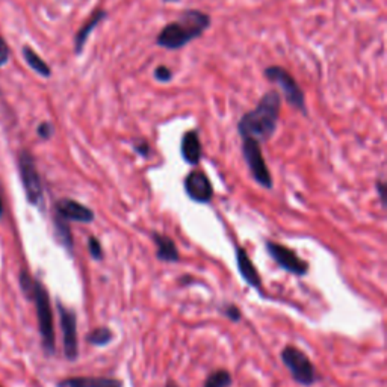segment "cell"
Instances as JSON below:
<instances>
[{
    "mask_svg": "<svg viewBox=\"0 0 387 387\" xmlns=\"http://www.w3.org/2000/svg\"><path fill=\"white\" fill-rule=\"evenodd\" d=\"M282 96L279 91L270 90L265 93L256 108L242 114L238 121L239 137L250 138L259 144L268 142L277 132L282 112Z\"/></svg>",
    "mask_w": 387,
    "mask_h": 387,
    "instance_id": "1",
    "label": "cell"
},
{
    "mask_svg": "<svg viewBox=\"0 0 387 387\" xmlns=\"http://www.w3.org/2000/svg\"><path fill=\"white\" fill-rule=\"evenodd\" d=\"M211 25L212 18L207 13L200 9H185L177 20L170 21L162 28L154 42L159 47L171 52L182 50L194 40L203 37Z\"/></svg>",
    "mask_w": 387,
    "mask_h": 387,
    "instance_id": "2",
    "label": "cell"
},
{
    "mask_svg": "<svg viewBox=\"0 0 387 387\" xmlns=\"http://www.w3.org/2000/svg\"><path fill=\"white\" fill-rule=\"evenodd\" d=\"M20 289L26 295L28 300L34 301L37 308L38 330L41 336V345L47 356H53L57 351V337H54V324H53V311L50 304V295L44 283L32 275L28 271H21Z\"/></svg>",
    "mask_w": 387,
    "mask_h": 387,
    "instance_id": "3",
    "label": "cell"
},
{
    "mask_svg": "<svg viewBox=\"0 0 387 387\" xmlns=\"http://www.w3.org/2000/svg\"><path fill=\"white\" fill-rule=\"evenodd\" d=\"M17 168L28 203L38 209H44V187L34 154L28 150H21L17 158Z\"/></svg>",
    "mask_w": 387,
    "mask_h": 387,
    "instance_id": "4",
    "label": "cell"
},
{
    "mask_svg": "<svg viewBox=\"0 0 387 387\" xmlns=\"http://www.w3.org/2000/svg\"><path fill=\"white\" fill-rule=\"evenodd\" d=\"M263 76L267 77L271 83H275L280 88L283 94L282 98H284L287 105L296 109L298 112L303 114L304 117L308 115L306 94L289 71L284 67H280V65H271V67H267L263 70Z\"/></svg>",
    "mask_w": 387,
    "mask_h": 387,
    "instance_id": "5",
    "label": "cell"
},
{
    "mask_svg": "<svg viewBox=\"0 0 387 387\" xmlns=\"http://www.w3.org/2000/svg\"><path fill=\"white\" fill-rule=\"evenodd\" d=\"M280 357L295 383L306 387L316 383V369L304 351L294 345H287L283 348Z\"/></svg>",
    "mask_w": 387,
    "mask_h": 387,
    "instance_id": "6",
    "label": "cell"
},
{
    "mask_svg": "<svg viewBox=\"0 0 387 387\" xmlns=\"http://www.w3.org/2000/svg\"><path fill=\"white\" fill-rule=\"evenodd\" d=\"M242 156H244L250 174L262 187L271 190L272 187V177L268 170V165L265 162L262 147L258 141L244 138L242 139Z\"/></svg>",
    "mask_w": 387,
    "mask_h": 387,
    "instance_id": "7",
    "label": "cell"
},
{
    "mask_svg": "<svg viewBox=\"0 0 387 387\" xmlns=\"http://www.w3.org/2000/svg\"><path fill=\"white\" fill-rule=\"evenodd\" d=\"M265 248H267L272 260L286 272L298 275V277H304V275L308 272V263L303 260L289 247L279 244V242H274V241H267L265 242Z\"/></svg>",
    "mask_w": 387,
    "mask_h": 387,
    "instance_id": "8",
    "label": "cell"
},
{
    "mask_svg": "<svg viewBox=\"0 0 387 387\" xmlns=\"http://www.w3.org/2000/svg\"><path fill=\"white\" fill-rule=\"evenodd\" d=\"M58 313L61 319L62 344L65 359L74 362L79 356V339H77V315L71 308L65 307L61 301H57Z\"/></svg>",
    "mask_w": 387,
    "mask_h": 387,
    "instance_id": "9",
    "label": "cell"
},
{
    "mask_svg": "<svg viewBox=\"0 0 387 387\" xmlns=\"http://www.w3.org/2000/svg\"><path fill=\"white\" fill-rule=\"evenodd\" d=\"M183 187L186 195L191 198L194 203L206 204L214 198V186L209 177L203 173L194 170L185 177Z\"/></svg>",
    "mask_w": 387,
    "mask_h": 387,
    "instance_id": "10",
    "label": "cell"
},
{
    "mask_svg": "<svg viewBox=\"0 0 387 387\" xmlns=\"http://www.w3.org/2000/svg\"><path fill=\"white\" fill-rule=\"evenodd\" d=\"M54 215L61 216L69 223H81V224H91L96 219V214L93 209L73 200V198H61L54 203Z\"/></svg>",
    "mask_w": 387,
    "mask_h": 387,
    "instance_id": "11",
    "label": "cell"
},
{
    "mask_svg": "<svg viewBox=\"0 0 387 387\" xmlns=\"http://www.w3.org/2000/svg\"><path fill=\"white\" fill-rule=\"evenodd\" d=\"M109 17L108 11L106 9H102V8H97L93 11V14L90 16V18H88L85 23L82 25V28L76 32L74 35V40H73V47H74V54L76 57H81V54L83 53L85 50V46L88 40H90L93 32L97 29V26L102 23V21H105L106 18Z\"/></svg>",
    "mask_w": 387,
    "mask_h": 387,
    "instance_id": "12",
    "label": "cell"
},
{
    "mask_svg": "<svg viewBox=\"0 0 387 387\" xmlns=\"http://www.w3.org/2000/svg\"><path fill=\"white\" fill-rule=\"evenodd\" d=\"M180 154L186 163L195 165L200 163L202 158H203V147H202V141H200V135H198L197 129H191L186 130L182 141H180Z\"/></svg>",
    "mask_w": 387,
    "mask_h": 387,
    "instance_id": "13",
    "label": "cell"
},
{
    "mask_svg": "<svg viewBox=\"0 0 387 387\" xmlns=\"http://www.w3.org/2000/svg\"><path fill=\"white\" fill-rule=\"evenodd\" d=\"M236 265H238V271L241 274V277L244 279L251 287H254V289L259 291L262 287L260 274H259L258 268L253 265L246 248H242V247L236 248Z\"/></svg>",
    "mask_w": 387,
    "mask_h": 387,
    "instance_id": "14",
    "label": "cell"
},
{
    "mask_svg": "<svg viewBox=\"0 0 387 387\" xmlns=\"http://www.w3.org/2000/svg\"><path fill=\"white\" fill-rule=\"evenodd\" d=\"M151 239L156 246V258L161 262H171L177 263L180 260V253L177 250L175 242L163 233H158V231H153Z\"/></svg>",
    "mask_w": 387,
    "mask_h": 387,
    "instance_id": "15",
    "label": "cell"
},
{
    "mask_svg": "<svg viewBox=\"0 0 387 387\" xmlns=\"http://www.w3.org/2000/svg\"><path fill=\"white\" fill-rule=\"evenodd\" d=\"M57 387H123V383L108 377H69L61 380Z\"/></svg>",
    "mask_w": 387,
    "mask_h": 387,
    "instance_id": "16",
    "label": "cell"
},
{
    "mask_svg": "<svg viewBox=\"0 0 387 387\" xmlns=\"http://www.w3.org/2000/svg\"><path fill=\"white\" fill-rule=\"evenodd\" d=\"M53 229H54V238H57L59 244L71 254L73 248H74V241H73V233H71V227H70L69 221H65L61 216L54 215L53 216Z\"/></svg>",
    "mask_w": 387,
    "mask_h": 387,
    "instance_id": "17",
    "label": "cell"
},
{
    "mask_svg": "<svg viewBox=\"0 0 387 387\" xmlns=\"http://www.w3.org/2000/svg\"><path fill=\"white\" fill-rule=\"evenodd\" d=\"M23 58L29 67L34 70L37 74H40L41 77H46V79H49V77L52 76L50 65L44 61L30 46H23Z\"/></svg>",
    "mask_w": 387,
    "mask_h": 387,
    "instance_id": "18",
    "label": "cell"
},
{
    "mask_svg": "<svg viewBox=\"0 0 387 387\" xmlns=\"http://www.w3.org/2000/svg\"><path fill=\"white\" fill-rule=\"evenodd\" d=\"M114 339V331L109 327H97L86 336V342L94 347H105Z\"/></svg>",
    "mask_w": 387,
    "mask_h": 387,
    "instance_id": "19",
    "label": "cell"
},
{
    "mask_svg": "<svg viewBox=\"0 0 387 387\" xmlns=\"http://www.w3.org/2000/svg\"><path fill=\"white\" fill-rule=\"evenodd\" d=\"M230 386H231V375L226 369L214 371L204 380V384H203V387H230Z\"/></svg>",
    "mask_w": 387,
    "mask_h": 387,
    "instance_id": "20",
    "label": "cell"
},
{
    "mask_svg": "<svg viewBox=\"0 0 387 387\" xmlns=\"http://www.w3.org/2000/svg\"><path fill=\"white\" fill-rule=\"evenodd\" d=\"M88 251H90L91 258L94 260H103L105 254H103V247H102V242L98 241L96 236H90L88 238Z\"/></svg>",
    "mask_w": 387,
    "mask_h": 387,
    "instance_id": "21",
    "label": "cell"
},
{
    "mask_svg": "<svg viewBox=\"0 0 387 387\" xmlns=\"http://www.w3.org/2000/svg\"><path fill=\"white\" fill-rule=\"evenodd\" d=\"M221 313H223L227 319H230L231 323H239L241 318H242L241 308L233 303H227L221 307Z\"/></svg>",
    "mask_w": 387,
    "mask_h": 387,
    "instance_id": "22",
    "label": "cell"
},
{
    "mask_svg": "<svg viewBox=\"0 0 387 387\" xmlns=\"http://www.w3.org/2000/svg\"><path fill=\"white\" fill-rule=\"evenodd\" d=\"M134 151L137 154H139L141 158L144 159H149L150 158V154H151V147H150V142L147 139H144V138H138L134 141Z\"/></svg>",
    "mask_w": 387,
    "mask_h": 387,
    "instance_id": "23",
    "label": "cell"
},
{
    "mask_svg": "<svg viewBox=\"0 0 387 387\" xmlns=\"http://www.w3.org/2000/svg\"><path fill=\"white\" fill-rule=\"evenodd\" d=\"M154 79L161 83H170L173 81V71L167 65H158L154 70Z\"/></svg>",
    "mask_w": 387,
    "mask_h": 387,
    "instance_id": "24",
    "label": "cell"
},
{
    "mask_svg": "<svg viewBox=\"0 0 387 387\" xmlns=\"http://www.w3.org/2000/svg\"><path fill=\"white\" fill-rule=\"evenodd\" d=\"M37 135L42 141L52 139L54 135V126L50 123V121H42V123H40L37 127Z\"/></svg>",
    "mask_w": 387,
    "mask_h": 387,
    "instance_id": "25",
    "label": "cell"
},
{
    "mask_svg": "<svg viewBox=\"0 0 387 387\" xmlns=\"http://www.w3.org/2000/svg\"><path fill=\"white\" fill-rule=\"evenodd\" d=\"M9 54H11V49L8 46V42L0 37V67H4V65L8 64Z\"/></svg>",
    "mask_w": 387,
    "mask_h": 387,
    "instance_id": "26",
    "label": "cell"
},
{
    "mask_svg": "<svg viewBox=\"0 0 387 387\" xmlns=\"http://www.w3.org/2000/svg\"><path fill=\"white\" fill-rule=\"evenodd\" d=\"M375 187H377V192H379V197H380V202L383 204V207H386V183L383 180H377V183H375Z\"/></svg>",
    "mask_w": 387,
    "mask_h": 387,
    "instance_id": "27",
    "label": "cell"
},
{
    "mask_svg": "<svg viewBox=\"0 0 387 387\" xmlns=\"http://www.w3.org/2000/svg\"><path fill=\"white\" fill-rule=\"evenodd\" d=\"M4 202H2V198H0V221L4 219Z\"/></svg>",
    "mask_w": 387,
    "mask_h": 387,
    "instance_id": "28",
    "label": "cell"
},
{
    "mask_svg": "<svg viewBox=\"0 0 387 387\" xmlns=\"http://www.w3.org/2000/svg\"><path fill=\"white\" fill-rule=\"evenodd\" d=\"M165 387H180V386L177 384L175 381H173V380H168V381H167V384H165Z\"/></svg>",
    "mask_w": 387,
    "mask_h": 387,
    "instance_id": "29",
    "label": "cell"
},
{
    "mask_svg": "<svg viewBox=\"0 0 387 387\" xmlns=\"http://www.w3.org/2000/svg\"><path fill=\"white\" fill-rule=\"evenodd\" d=\"M162 2H165V4H177V2H180V0H162Z\"/></svg>",
    "mask_w": 387,
    "mask_h": 387,
    "instance_id": "30",
    "label": "cell"
}]
</instances>
